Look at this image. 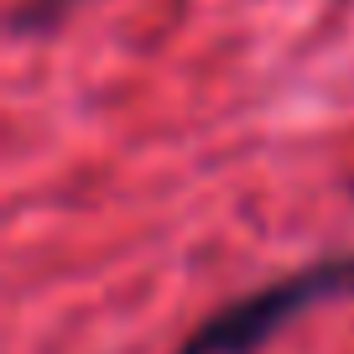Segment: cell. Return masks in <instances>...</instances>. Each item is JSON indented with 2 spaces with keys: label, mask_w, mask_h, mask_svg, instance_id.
Wrapping results in <instances>:
<instances>
[{
  "label": "cell",
  "mask_w": 354,
  "mask_h": 354,
  "mask_svg": "<svg viewBox=\"0 0 354 354\" xmlns=\"http://www.w3.org/2000/svg\"><path fill=\"white\" fill-rule=\"evenodd\" d=\"M339 297H354V250L318 255L313 266H302L292 277H277L266 287L245 292V297L224 302L172 354H261L292 318L323 308V302H339Z\"/></svg>",
  "instance_id": "obj_1"
}]
</instances>
